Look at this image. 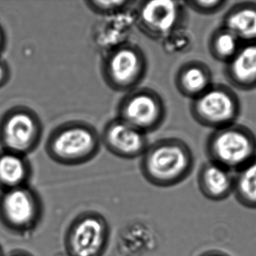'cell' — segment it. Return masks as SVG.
Listing matches in <instances>:
<instances>
[{"label":"cell","instance_id":"cell-1","mask_svg":"<svg viewBox=\"0 0 256 256\" xmlns=\"http://www.w3.org/2000/svg\"><path fill=\"white\" fill-rule=\"evenodd\" d=\"M194 158L184 140L164 138L148 146L140 157V170L146 182L160 188L178 185L192 173Z\"/></svg>","mask_w":256,"mask_h":256},{"label":"cell","instance_id":"cell-2","mask_svg":"<svg viewBox=\"0 0 256 256\" xmlns=\"http://www.w3.org/2000/svg\"><path fill=\"white\" fill-rule=\"evenodd\" d=\"M101 134L92 124L82 120L62 122L46 140V154L56 164L78 166L92 161L101 149Z\"/></svg>","mask_w":256,"mask_h":256},{"label":"cell","instance_id":"cell-3","mask_svg":"<svg viewBox=\"0 0 256 256\" xmlns=\"http://www.w3.org/2000/svg\"><path fill=\"white\" fill-rule=\"evenodd\" d=\"M205 151L210 161L236 172L256 158V136L236 122L212 130L206 138Z\"/></svg>","mask_w":256,"mask_h":256},{"label":"cell","instance_id":"cell-4","mask_svg":"<svg viewBox=\"0 0 256 256\" xmlns=\"http://www.w3.org/2000/svg\"><path fill=\"white\" fill-rule=\"evenodd\" d=\"M148 62L138 44L124 42L108 50L103 58L101 73L106 84L113 91L127 92L139 88L146 77Z\"/></svg>","mask_w":256,"mask_h":256},{"label":"cell","instance_id":"cell-5","mask_svg":"<svg viewBox=\"0 0 256 256\" xmlns=\"http://www.w3.org/2000/svg\"><path fill=\"white\" fill-rule=\"evenodd\" d=\"M43 210L42 200L30 185L0 192V223L14 234L34 232L42 220Z\"/></svg>","mask_w":256,"mask_h":256},{"label":"cell","instance_id":"cell-6","mask_svg":"<svg viewBox=\"0 0 256 256\" xmlns=\"http://www.w3.org/2000/svg\"><path fill=\"white\" fill-rule=\"evenodd\" d=\"M42 136L40 116L28 106L12 107L0 118V146L4 150L28 156L38 148Z\"/></svg>","mask_w":256,"mask_h":256},{"label":"cell","instance_id":"cell-7","mask_svg":"<svg viewBox=\"0 0 256 256\" xmlns=\"http://www.w3.org/2000/svg\"><path fill=\"white\" fill-rule=\"evenodd\" d=\"M190 112L199 125L218 130L236 124L240 115V101L230 86L214 84L202 95L191 100Z\"/></svg>","mask_w":256,"mask_h":256},{"label":"cell","instance_id":"cell-8","mask_svg":"<svg viewBox=\"0 0 256 256\" xmlns=\"http://www.w3.org/2000/svg\"><path fill=\"white\" fill-rule=\"evenodd\" d=\"M110 227L104 216L85 211L70 223L64 236L68 256H103L108 246Z\"/></svg>","mask_w":256,"mask_h":256},{"label":"cell","instance_id":"cell-9","mask_svg":"<svg viewBox=\"0 0 256 256\" xmlns=\"http://www.w3.org/2000/svg\"><path fill=\"white\" fill-rule=\"evenodd\" d=\"M167 110L161 96L148 88H138L121 98L116 118L148 134L160 128Z\"/></svg>","mask_w":256,"mask_h":256},{"label":"cell","instance_id":"cell-10","mask_svg":"<svg viewBox=\"0 0 256 256\" xmlns=\"http://www.w3.org/2000/svg\"><path fill=\"white\" fill-rule=\"evenodd\" d=\"M186 10L184 2L180 1H142L136 10V26L150 40H166L182 28Z\"/></svg>","mask_w":256,"mask_h":256},{"label":"cell","instance_id":"cell-11","mask_svg":"<svg viewBox=\"0 0 256 256\" xmlns=\"http://www.w3.org/2000/svg\"><path fill=\"white\" fill-rule=\"evenodd\" d=\"M101 140L110 154L124 160L140 158L150 145L145 133L118 118L104 126Z\"/></svg>","mask_w":256,"mask_h":256},{"label":"cell","instance_id":"cell-12","mask_svg":"<svg viewBox=\"0 0 256 256\" xmlns=\"http://www.w3.org/2000/svg\"><path fill=\"white\" fill-rule=\"evenodd\" d=\"M224 76L233 89L246 92L256 89V42L241 44L234 58L224 64Z\"/></svg>","mask_w":256,"mask_h":256},{"label":"cell","instance_id":"cell-13","mask_svg":"<svg viewBox=\"0 0 256 256\" xmlns=\"http://www.w3.org/2000/svg\"><path fill=\"white\" fill-rule=\"evenodd\" d=\"M198 186L204 197L222 202L233 194L234 175L226 168L208 160L198 173Z\"/></svg>","mask_w":256,"mask_h":256},{"label":"cell","instance_id":"cell-14","mask_svg":"<svg viewBox=\"0 0 256 256\" xmlns=\"http://www.w3.org/2000/svg\"><path fill=\"white\" fill-rule=\"evenodd\" d=\"M212 84V72L209 66L202 61H187L175 74L176 90L182 96L191 100L202 95Z\"/></svg>","mask_w":256,"mask_h":256},{"label":"cell","instance_id":"cell-15","mask_svg":"<svg viewBox=\"0 0 256 256\" xmlns=\"http://www.w3.org/2000/svg\"><path fill=\"white\" fill-rule=\"evenodd\" d=\"M222 26L234 34L242 43L256 42V2L234 4L223 16Z\"/></svg>","mask_w":256,"mask_h":256},{"label":"cell","instance_id":"cell-16","mask_svg":"<svg viewBox=\"0 0 256 256\" xmlns=\"http://www.w3.org/2000/svg\"><path fill=\"white\" fill-rule=\"evenodd\" d=\"M32 167L28 156L0 150V192L30 185Z\"/></svg>","mask_w":256,"mask_h":256},{"label":"cell","instance_id":"cell-17","mask_svg":"<svg viewBox=\"0 0 256 256\" xmlns=\"http://www.w3.org/2000/svg\"><path fill=\"white\" fill-rule=\"evenodd\" d=\"M233 194L244 208L256 210V158L236 172Z\"/></svg>","mask_w":256,"mask_h":256},{"label":"cell","instance_id":"cell-18","mask_svg":"<svg viewBox=\"0 0 256 256\" xmlns=\"http://www.w3.org/2000/svg\"><path fill=\"white\" fill-rule=\"evenodd\" d=\"M242 44L234 34L221 26L211 34L208 50L214 60L226 64L236 54Z\"/></svg>","mask_w":256,"mask_h":256},{"label":"cell","instance_id":"cell-19","mask_svg":"<svg viewBox=\"0 0 256 256\" xmlns=\"http://www.w3.org/2000/svg\"><path fill=\"white\" fill-rule=\"evenodd\" d=\"M86 8L94 14L98 16H114L125 11L130 4H134L127 0H113V1H102V0H88L85 1Z\"/></svg>","mask_w":256,"mask_h":256},{"label":"cell","instance_id":"cell-20","mask_svg":"<svg viewBox=\"0 0 256 256\" xmlns=\"http://www.w3.org/2000/svg\"><path fill=\"white\" fill-rule=\"evenodd\" d=\"M186 8L202 16H212L222 11L227 5L224 0H188L184 1Z\"/></svg>","mask_w":256,"mask_h":256},{"label":"cell","instance_id":"cell-21","mask_svg":"<svg viewBox=\"0 0 256 256\" xmlns=\"http://www.w3.org/2000/svg\"><path fill=\"white\" fill-rule=\"evenodd\" d=\"M11 70L6 61L0 58V89L5 86L11 79Z\"/></svg>","mask_w":256,"mask_h":256},{"label":"cell","instance_id":"cell-22","mask_svg":"<svg viewBox=\"0 0 256 256\" xmlns=\"http://www.w3.org/2000/svg\"><path fill=\"white\" fill-rule=\"evenodd\" d=\"M7 46V37L4 26L0 24V58L1 54L5 52Z\"/></svg>","mask_w":256,"mask_h":256},{"label":"cell","instance_id":"cell-23","mask_svg":"<svg viewBox=\"0 0 256 256\" xmlns=\"http://www.w3.org/2000/svg\"><path fill=\"white\" fill-rule=\"evenodd\" d=\"M34 256L29 252L23 250H16L11 252L8 256Z\"/></svg>","mask_w":256,"mask_h":256},{"label":"cell","instance_id":"cell-24","mask_svg":"<svg viewBox=\"0 0 256 256\" xmlns=\"http://www.w3.org/2000/svg\"><path fill=\"white\" fill-rule=\"evenodd\" d=\"M199 256H229L228 254L222 252L216 251V250H211L202 253Z\"/></svg>","mask_w":256,"mask_h":256},{"label":"cell","instance_id":"cell-25","mask_svg":"<svg viewBox=\"0 0 256 256\" xmlns=\"http://www.w3.org/2000/svg\"><path fill=\"white\" fill-rule=\"evenodd\" d=\"M0 256H6V254H4V248H2L1 244H0Z\"/></svg>","mask_w":256,"mask_h":256}]
</instances>
